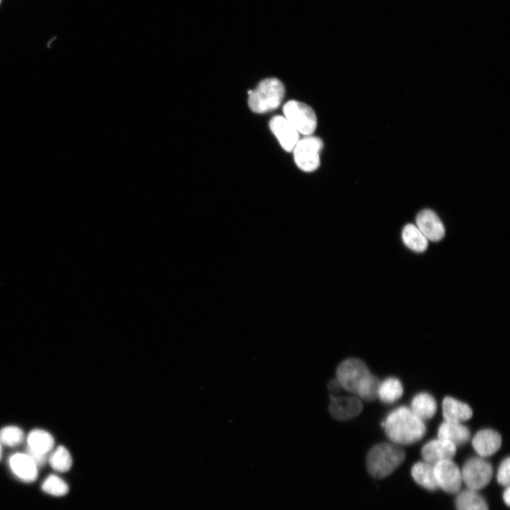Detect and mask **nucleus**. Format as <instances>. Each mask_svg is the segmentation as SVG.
<instances>
[{
	"mask_svg": "<svg viewBox=\"0 0 510 510\" xmlns=\"http://www.w3.org/2000/svg\"><path fill=\"white\" fill-rule=\"evenodd\" d=\"M380 383V380L370 373L359 387L357 395L366 401L372 402L378 398Z\"/></svg>",
	"mask_w": 510,
	"mask_h": 510,
	"instance_id": "nucleus-24",
	"label": "nucleus"
},
{
	"mask_svg": "<svg viewBox=\"0 0 510 510\" xmlns=\"http://www.w3.org/2000/svg\"><path fill=\"white\" fill-rule=\"evenodd\" d=\"M472 444L479 456L485 458L494 454L500 448L502 437L497 431L485 429L477 432Z\"/></svg>",
	"mask_w": 510,
	"mask_h": 510,
	"instance_id": "nucleus-13",
	"label": "nucleus"
},
{
	"mask_svg": "<svg viewBox=\"0 0 510 510\" xmlns=\"http://www.w3.org/2000/svg\"><path fill=\"white\" fill-rule=\"evenodd\" d=\"M417 228L424 236L432 242H438L445 236V228L439 216L431 210L422 211L417 216Z\"/></svg>",
	"mask_w": 510,
	"mask_h": 510,
	"instance_id": "nucleus-11",
	"label": "nucleus"
},
{
	"mask_svg": "<svg viewBox=\"0 0 510 510\" xmlns=\"http://www.w3.org/2000/svg\"><path fill=\"white\" fill-rule=\"evenodd\" d=\"M509 468L510 459L507 457L501 463L497 475L498 482L503 486L507 487L509 485Z\"/></svg>",
	"mask_w": 510,
	"mask_h": 510,
	"instance_id": "nucleus-27",
	"label": "nucleus"
},
{
	"mask_svg": "<svg viewBox=\"0 0 510 510\" xmlns=\"http://www.w3.org/2000/svg\"><path fill=\"white\" fill-rule=\"evenodd\" d=\"M405 456V451L396 444L388 443L377 444L368 453L367 470L373 477L384 478L403 463Z\"/></svg>",
	"mask_w": 510,
	"mask_h": 510,
	"instance_id": "nucleus-2",
	"label": "nucleus"
},
{
	"mask_svg": "<svg viewBox=\"0 0 510 510\" xmlns=\"http://www.w3.org/2000/svg\"><path fill=\"white\" fill-rule=\"evenodd\" d=\"M2 0H0V4H1Z\"/></svg>",
	"mask_w": 510,
	"mask_h": 510,
	"instance_id": "nucleus-32",
	"label": "nucleus"
},
{
	"mask_svg": "<svg viewBox=\"0 0 510 510\" xmlns=\"http://www.w3.org/2000/svg\"><path fill=\"white\" fill-rule=\"evenodd\" d=\"M456 506L457 510H489L484 497L477 491L468 488L458 494Z\"/></svg>",
	"mask_w": 510,
	"mask_h": 510,
	"instance_id": "nucleus-19",
	"label": "nucleus"
},
{
	"mask_svg": "<svg viewBox=\"0 0 510 510\" xmlns=\"http://www.w3.org/2000/svg\"><path fill=\"white\" fill-rule=\"evenodd\" d=\"M283 112L285 118L299 134L306 137L314 133L317 127V117L311 107L292 100L284 106Z\"/></svg>",
	"mask_w": 510,
	"mask_h": 510,
	"instance_id": "nucleus-4",
	"label": "nucleus"
},
{
	"mask_svg": "<svg viewBox=\"0 0 510 510\" xmlns=\"http://www.w3.org/2000/svg\"><path fill=\"white\" fill-rule=\"evenodd\" d=\"M323 148V141L318 137L311 135L299 140L294 149L296 166L307 173L317 170L320 164V155Z\"/></svg>",
	"mask_w": 510,
	"mask_h": 510,
	"instance_id": "nucleus-5",
	"label": "nucleus"
},
{
	"mask_svg": "<svg viewBox=\"0 0 510 510\" xmlns=\"http://www.w3.org/2000/svg\"><path fill=\"white\" fill-rule=\"evenodd\" d=\"M363 410V404L357 397H330L329 411L331 416L340 421L357 417Z\"/></svg>",
	"mask_w": 510,
	"mask_h": 510,
	"instance_id": "nucleus-9",
	"label": "nucleus"
},
{
	"mask_svg": "<svg viewBox=\"0 0 510 510\" xmlns=\"http://www.w3.org/2000/svg\"><path fill=\"white\" fill-rule=\"evenodd\" d=\"M456 453V446L441 439L429 441L422 449L424 460L434 465L441 460H452Z\"/></svg>",
	"mask_w": 510,
	"mask_h": 510,
	"instance_id": "nucleus-12",
	"label": "nucleus"
},
{
	"mask_svg": "<svg viewBox=\"0 0 510 510\" xmlns=\"http://www.w3.org/2000/svg\"><path fill=\"white\" fill-rule=\"evenodd\" d=\"M438 487L448 493L459 492L462 483L461 470L452 460H441L434 465Z\"/></svg>",
	"mask_w": 510,
	"mask_h": 510,
	"instance_id": "nucleus-8",
	"label": "nucleus"
},
{
	"mask_svg": "<svg viewBox=\"0 0 510 510\" xmlns=\"http://www.w3.org/2000/svg\"><path fill=\"white\" fill-rule=\"evenodd\" d=\"M284 94V86L279 80L266 79L250 95L248 105L255 113L270 112L280 106Z\"/></svg>",
	"mask_w": 510,
	"mask_h": 510,
	"instance_id": "nucleus-3",
	"label": "nucleus"
},
{
	"mask_svg": "<svg viewBox=\"0 0 510 510\" xmlns=\"http://www.w3.org/2000/svg\"><path fill=\"white\" fill-rule=\"evenodd\" d=\"M503 499L505 504L507 506H509L510 504V489L509 487L507 486L506 489L504 490L503 493Z\"/></svg>",
	"mask_w": 510,
	"mask_h": 510,
	"instance_id": "nucleus-30",
	"label": "nucleus"
},
{
	"mask_svg": "<svg viewBox=\"0 0 510 510\" xmlns=\"http://www.w3.org/2000/svg\"><path fill=\"white\" fill-rule=\"evenodd\" d=\"M27 454H28L35 461L37 467L43 466L47 462V455L37 452L28 447Z\"/></svg>",
	"mask_w": 510,
	"mask_h": 510,
	"instance_id": "nucleus-28",
	"label": "nucleus"
},
{
	"mask_svg": "<svg viewBox=\"0 0 510 510\" xmlns=\"http://www.w3.org/2000/svg\"><path fill=\"white\" fill-rule=\"evenodd\" d=\"M402 241L405 246L415 253H424L428 247V240L413 224L405 226L402 233Z\"/></svg>",
	"mask_w": 510,
	"mask_h": 510,
	"instance_id": "nucleus-20",
	"label": "nucleus"
},
{
	"mask_svg": "<svg viewBox=\"0 0 510 510\" xmlns=\"http://www.w3.org/2000/svg\"><path fill=\"white\" fill-rule=\"evenodd\" d=\"M462 480L468 489L477 491L486 487L492 477V467L483 458L472 457L464 463Z\"/></svg>",
	"mask_w": 510,
	"mask_h": 510,
	"instance_id": "nucleus-6",
	"label": "nucleus"
},
{
	"mask_svg": "<svg viewBox=\"0 0 510 510\" xmlns=\"http://www.w3.org/2000/svg\"><path fill=\"white\" fill-rule=\"evenodd\" d=\"M437 410L434 398L427 393L416 395L411 402V410L422 421L432 418Z\"/></svg>",
	"mask_w": 510,
	"mask_h": 510,
	"instance_id": "nucleus-17",
	"label": "nucleus"
},
{
	"mask_svg": "<svg viewBox=\"0 0 510 510\" xmlns=\"http://www.w3.org/2000/svg\"><path fill=\"white\" fill-rule=\"evenodd\" d=\"M51 466L57 471H69L73 465V458L69 451L64 446H59L50 456Z\"/></svg>",
	"mask_w": 510,
	"mask_h": 510,
	"instance_id": "nucleus-23",
	"label": "nucleus"
},
{
	"mask_svg": "<svg viewBox=\"0 0 510 510\" xmlns=\"http://www.w3.org/2000/svg\"><path fill=\"white\" fill-rule=\"evenodd\" d=\"M270 127L282 149L286 152L293 151L299 141V133L291 124L285 117L277 116L270 121Z\"/></svg>",
	"mask_w": 510,
	"mask_h": 510,
	"instance_id": "nucleus-10",
	"label": "nucleus"
},
{
	"mask_svg": "<svg viewBox=\"0 0 510 510\" xmlns=\"http://www.w3.org/2000/svg\"><path fill=\"white\" fill-rule=\"evenodd\" d=\"M370 373L361 360L352 358L344 360L339 365L336 378L342 388L357 395L359 387Z\"/></svg>",
	"mask_w": 510,
	"mask_h": 510,
	"instance_id": "nucleus-7",
	"label": "nucleus"
},
{
	"mask_svg": "<svg viewBox=\"0 0 510 510\" xmlns=\"http://www.w3.org/2000/svg\"><path fill=\"white\" fill-rule=\"evenodd\" d=\"M412 476L419 485L430 491L437 489L438 485L434 465L425 461L415 463L411 470Z\"/></svg>",
	"mask_w": 510,
	"mask_h": 510,
	"instance_id": "nucleus-18",
	"label": "nucleus"
},
{
	"mask_svg": "<svg viewBox=\"0 0 510 510\" xmlns=\"http://www.w3.org/2000/svg\"><path fill=\"white\" fill-rule=\"evenodd\" d=\"M25 434L16 426H8L0 430V442L10 447L17 446L23 443Z\"/></svg>",
	"mask_w": 510,
	"mask_h": 510,
	"instance_id": "nucleus-25",
	"label": "nucleus"
},
{
	"mask_svg": "<svg viewBox=\"0 0 510 510\" xmlns=\"http://www.w3.org/2000/svg\"><path fill=\"white\" fill-rule=\"evenodd\" d=\"M403 394V386L399 379L390 377L380 383L378 398L386 404H391L399 400Z\"/></svg>",
	"mask_w": 510,
	"mask_h": 510,
	"instance_id": "nucleus-22",
	"label": "nucleus"
},
{
	"mask_svg": "<svg viewBox=\"0 0 510 510\" xmlns=\"http://www.w3.org/2000/svg\"><path fill=\"white\" fill-rule=\"evenodd\" d=\"M438 437L447 440L456 446H460L469 441L470 432L468 428L461 423L445 421L439 427Z\"/></svg>",
	"mask_w": 510,
	"mask_h": 510,
	"instance_id": "nucleus-16",
	"label": "nucleus"
},
{
	"mask_svg": "<svg viewBox=\"0 0 510 510\" xmlns=\"http://www.w3.org/2000/svg\"><path fill=\"white\" fill-rule=\"evenodd\" d=\"M28 448L47 455L53 449L55 441L50 432L37 429L28 435Z\"/></svg>",
	"mask_w": 510,
	"mask_h": 510,
	"instance_id": "nucleus-21",
	"label": "nucleus"
},
{
	"mask_svg": "<svg viewBox=\"0 0 510 510\" xmlns=\"http://www.w3.org/2000/svg\"><path fill=\"white\" fill-rule=\"evenodd\" d=\"M328 389L333 393H338L342 388L337 378L332 379L328 383Z\"/></svg>",
	"mask_w": 510,
	"mask_h": 510,
	"instance_id": "nucleus-29",
	"label": "nucleus"
},
{
	"mask_svg": "<svg viewBox=\"0 0 510 510\" xmlns=\"http://www.w3.org/2000/svg\"><path fill=\"white\" fill-rule=\"evenodd\" d=\"M3 456V444L0 442V460H1Z\"/></svg>",
	"mask_w": 510,
	"mask_h": 510,
	"instance_id": "nucleus-31",
	"label": "nucleus"
},
{
	"mask_svg": "<svg viewBox=\"0 0 510 510\" xmlns=\"http://www.w3.org/2000/svg\"><path fill=\"white\" fill-rule=\"evenodd\" d=\"M42 489L45 492L57 497L66 495L69 491L68 484L55 475H52L46 479L42 485Z\"/></svg>",
	"mask_w": 510,
	"mask_h": 510,
	"instance_id": "nucleus-26",
	"label": "nucleus"
},
{
	"mask_svg": "<svg viewBox=\"0 0 510 510\" xmlns=\"http://www.w3.org/2000/svg\"><path fill=\"white\" fill-rule=\"evenodd\" d=\"M10 466L13 472L21 480L31 482L38 477V467L27 453H16L9 460Z\"/></svg>",
	"mask_w": 510,
	"mask_h": 510,
	"instance_id": "nucleus-14",
	"label": "nucleus"
},
{
	"mask_svg": "<svg viewBox=\"0 0 510 510\" xmlns=\"http://www.w3.org/2000/svg\"><path fill=\"white\" fill-rule=\"evenodd\" d=\"M442 408L446 422L461 423L473 416V410L468 405L451 397L444 399Z\"/></svg>",
	"mask_w": 510,
	"mask_h": 510,
	"instance_id": "nucleus-15",
	"label": "nucleus"
},
{
	"mask_svg": "<svg viewBox=\"0 0 510 510\" xmlns=\"http://www.w3.org/2000/svg\"><path fill=\"white\" fill-rule=\"evenodd\" d=\"M381 425L385 428L388 438L400 445L417 442L423 438L427 431L424 422L405 406L392 411Z\"/></svg>",
	"mask_w": 510,
	"mask_h": 510,
	"instance_id": "nucleus-1",
	"label": "nucleus"
}]
</instances>
